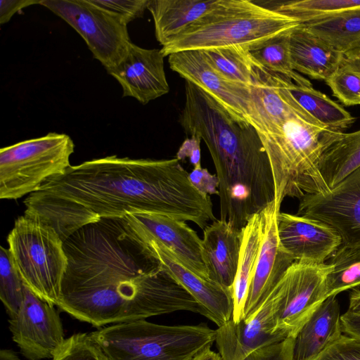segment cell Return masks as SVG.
Segmentation results:
<instances>
[{"label":"cell","instance_id":"6da1fadb","mask_svg":"<svg viewBox=\"0 0 360 360\" xmlns=\"http://www.w3.org/2000/svg\"><path fill=\"white\" fill-rule=\"evenodd\" d=\"M25 214L51 225L64 241L103 219L140 212L194 222L215 221L209 195L199 191L177 158L110 155L70 166L24 200Z\"/></svg>","mask_w":360,"mask_h":360},{"label":"cell","instance_id":"7a4b0ae2","mask_svg":"<svg viewBox=\"0 0 360 360\" xmlns=\"http://www.w3.org/2000/svg\"><path fill=\"white\" fill-rule=\"evenodd\" d=\"M68 258L57 306L97 327L206 309L150 258L122 218L84 226L63 241Z\"/></svg>","mask_w":360,"mask_h":360},{"label":"cell","instance_id":"3957f363","mask_svg":"<svg viewBox=\"0 0 360 360\" xmlns=\"http://www.w3.org/2000/svg\"><path fill=\"white\" fill-rule=\"evenodd\" d=\"M179 122L186 134L200 138L210 151L219 181L220 219L241 231L275 198L269 160L257 131L188 81Z\"/></svg>","mask_w":360,"mask_h":360},{"label":"cell","instance_id":"277c9868","mask_svg":"<svg viewBox=\"0 0 360 360\" xmlns=\"http://www.w3.org/2000/svg\"><path fill=\"white\" fill-rule=\"evenodd\" d=\"M342 134L323 126L301 106L281 124L259 134L272 172L277 212L286 197L300 200L329 191L319 174V163L326 149Z\"/></svg>","mask_w":360,"mask_h":360},{"label":"cell","instance_id":"5b68a950","mask_svg":"<svg viewBox=\"0 0 360 360\" xmlns=\"http://www.w3.org/2000/svg\"><path fill=\"white\" fill-rule=\"evenodd\" d=\"M300 24L255 1L217 0L213 8L160 50L168 56L183 51L250 46Z\"/></svg>","mask_w":360,"mask_h":360},{"label":"cell","instance_id":"8992f818","mask_svg":"<svg viewBox=\"0 0 360 360\" xmlns=\"http://www.w3.org/2000/svg\"><path fill=\"white\" fill-rule=\"evenodd\" d=\"M110 360H193L215 342L205 324L166 326L140 319L90 333Z\"/></svg>","mask_w":360,"mask_h":360},{"label":"cell","instance_id":"52a82bcc","mask_svg":"<svg viewBox=\"0 0 360 360\" xmlns=\"http://www.w3.org/2000/svg\"><path fill=\"white\" fill-rule=\"evenodd\" d=\"M7 242L23 283L43 300L57 305L68 258L55 229L24 214L15 221Z\"/></svg>","mask_w":360,"mask_h":360},{"label":"cell","instance_id":"ba28073f","mask_svg":"<svg viewBox=\"0 0 360 360\" xmlns=\"http://www.w3.org/2000/svg\"><path fill=\"white\" fill-rule=\"evenodd\" d=\"M75 143L65 134H47L0 150V198L16 200L36 192L70 167Z\"/></svg>","mask_w":360,"mask_h":360},{"label":"cell","instance_id":"9c48e42d","mask_svg":"<svg viewBox=\"0 0 360 360\" xmlns=\"http://www.w3.org/2000/svg\"><path fill=\"white\" fill-rule=\"evenodd\" d=\"M41 5L76 30L106 70L121 60L131 43L123 19L90 0H42Z\"/></svg>","mask_w":360,"mask_h":360},{"label":"cell","instance_id":"30bf717a","mask_svg":"<svg viewBox=\"0 0 360 360\" xmlns=\"http://www.w3.org/2000/svg\"><path fill=\"white\" fill-rule=\"evenodd\" d=\"M330 264H313L295 261L275 285L279 304L273 336L276 341L295 338L327 298Z\"/></svg>","mask_w":360,"mask_h":360},{"label":"cell","instance_id":"8fae6325","mask_svg":"<svg viewBox=\"0 0 360 360\" xmlns=\"http://www.w3.org/2000/svg\"><path fill=\"white\" fill-rule=\"evenodd\" d=\"M9 324L13 341L29 360L52 359L65 340L53 305L39 297L25 285L22 304L17 314L10 318Z\"/></svg>","mask_w":360,"mask_h":360},{"label":"cell","instance_id":"7c38bea8","mask_svg":"<svg viewBox=\"0 0 360 360\" xmlns=\"http://www.w3.org/2000/svg\"><path fill=\"white\" fill-rule=\"evenodd\" d=\"M297 214L328 224L342 245H360V167L329 191L300 199Z\"/></svg>","mask_w":360,"mask_h":360},{"label":"cell","instance_id":"4fadbf2b","mask_svg":"<svg viewBox=\"0 0 360 360\" xmlns=\"http://www.w3.org/2000/svg\"><path fill=\"white\" fill-rule=\"evenodd\" d=\"M130 236L150 258L166 270L206 309L209 319L218 328L231 320L233 303L231 290L188 268L162 244L153 240Z\"/></svg>","mask_w":360,"mask_h":360},{"label":"cell","instance_id":"5bb4252c","mask_svg":"<svg viewBox=\"0 0 360 360\" xmlns=\"http://www.w3.org/2000/svg\"><path fill=\"white\" fill-rule=\"evenodd\" d=\"M122 220L131 236L162 244L188 268L209 278L202 255V240L185 221L148 212L127 214Z\"/></svg>","mask_w":360,"mask_h":360},{"label":"cell","instance_id":"9a60e30c","mask_svg":"<svg viewBox=\"0 0 360 360\" xmlns=\"http://www.w3.org/2000/svg\"><path fill=\"white\" fill-rule=\"evenodd\" d=\"M169 68L186 81L207 92L231 111L247 120L251 106L250 86L231 81L207 61L200 50L183 51L168 56Z\"/></svg>","mask_w":360,"mask_h":360},{"label":"cell","instance_id":"2e32d148","mask_svg":"<svg viewBox=\"0 0 360 360\" xmlns=\"http://www.w3.org/2000/svg\"><path fill=\"white\" fill-rule=\"evenodd\" d=\"M160 49H148L132 42L121 60L107 72L120 84L124 97L143 105L169 91Z\"/></svg>","mask_w":360,"mask_h":360},{"label":"cell","instance_id":"e0dca14e","mask_svg":"<svg viewBox=\"0 0 360 360\" xmlns=\"http://www.w3.org/2000/svg\"><path fill=\"white\" fill-rule=\"evenodd\" d=\"M277 212L274 201L261 212L262 237L243 320L248 319L295 261L283 248L277 231Z\"/></svg>","mask_w":360,"mask_h":360},{"label":"cell","instance_id":"ac0fdd59","mask_svg":"<svg viewBox=\"0 0 360 360\" xmlns=\"http://www.w3.org/2000/svg\"><path fill=\"white\" fill-rule=\"evenodd\" d=\"M277 231L283 248L295 261L322 264L342 245L339 234L328 224L310 217L279 212Z\"/></svg>","mask_w":360,"mask_h":360},{"label":"cell","instance_id":"d6986e66","mask_svg":"<svg viewBox=\"0 0 360 360\" xmlns=\"http://www.w3.org/2000/svg\"><path fill=\"white\" fill-rule=\"evenodd\" d=\"M242 233L224 221L216 219L203 229L202 255L209 278L232 291Z\"/></svg>","mask_w":360,"mask_h":360},{"label":"cell","instance_id":"ffe728a7","mask_svg":"<svg viewBox=\"0 0 360 360\" xmlns=\"http://www.w3.org/2000/svg\"><path fill=\"white\" fill-rule=\"evenodd\" d=\"M289 49L295 72L325 82L340 68L344 58L343 53L311 32L304 24L290 30Z\"/></svg>","mask_w":360,"mask_h":360},{"label":"cell","instance_id":"44dd1931","mask_svg":"<svg viewBox=\"0 0 360 360\" xmlns=\"http://www.w3.org/2000/svg\"><path fill=\"white\" fill-rule=\"evenodd\" d=\"M342 334L339 302L328 297L296 335L293 360H311Z\"/></svg>","mask_w":360,"mask_h":360},{"label":"cell","instance_id":"7402d4cb","mask_svg":"<svg viewBox=\"0 0 360 360\" xmlns=\"http://www.w3.org/2000/svg\"><path fill=\"white\" fill-rule=\"evenodd\" d=\"M217 0H150L148 10L158 41L163 46L214 8Z\"/></svg>","mask_w":360,"mask_h":360},{"label":"cell","instance_id":"603a6c76","mask_svg":"<svg viewBox=\"0 0 360 360\" xmlns=\"http://www.w3.org/2000/svg\"><path fill=\"white\" fill-rule=\"evenodd\" d=\"M242 240L237 272L232 288V321L243 319L249 287L253 276L262 237L261 212L253 215L241 230Z\"/></svg>","mask_w":360,"mask_h":360},{"label":"cell","instance_id":"cb8c5ba5","mask_svg":"<svg viewBox=\"0 0 360 360\" xmlns=\"http://www.w3.org/2000/svg\"><path fill=\"white\" fill-rule=\"evenodd\" d=\"M284 80L288 91L298 104L328 129L342 131L355 122V117L342 105L312 86L297 84L285 77Z\"/></svg>","mask_w":360,"mask_h":360},{"label":"cell","instance_id":"d4e9b609","mask_svg":"<svg viewBox=\"0 0 360 360\" xmlns=\"http://www.w3.org/2000/svg\"><path fill=\"white\" fill-rule=\"evenodd\" d=\"M360 167V129L343 133L323 153L319 163V174L330 191Z\"/></svg>","mask_w":360,"mask_h":360},{"label":"cell","instance_id":"484cf974","mask_svg":"<svg viewBox=\"0 0 360 360\" xmlns=\"http://www.w3.org/2000/svg\"><path fill=\"white\" fill-rule=\"evenodd\" d=\"M257 4L297 20L316 22L360 10V0L261 1Z\"/></svg>","mask_w":360,"mask_h":360},{"label":"cell","instance_id":"4316f807","mask_svg":"<svg viewBox=\"0 0 360 360\" xmlns=\"http://www.w3.org/2000/svg\"><path fill=\"white\" fill-rule=\"evenodd\" d=\"M291 30L248 46L249 55L254 63L269 71L281 74L297 84L312 86L309 80L292 68L289 49Z\"/></svg>","mask_w":360,"mask_h":360},{"label":"cell","instance_id":"83f0119b","mask_svg":"<svg viewBox=\"0 0 360 360\" xmlns=\"http://www.w3.org/2000/svg\"><path fill=\"white\" fill-rule=\"evenodd\" d=\"M304 25L311 32L343 53L360 44V10Z\"/></svg>","mask_w":360,"mask_h":360},{"label":"cell","instance_id":"f1b7e54d","mask_svg":"<svg viewBox=\"0 0 360 360\" xmlns=\"http://www.w3.org/2000/svg\"><path fill=\"white\" fill-rule=\"evenodd\" d=\"M248 46L234 45L200 51L212 66L224 77L250 86L254 64Z\"/></svg>","mask_w":360,"mask_h":360},{"label":"cell","instance_id":"f546056e","mask_svg":"<svg viewBox=\"0 0 360 360\" xmlns=\"http://www.w3.org/2000/svg\"><path fill=\"white\" fill-rule=\"evenodd\" d=\"M327 297L360 285V245H341L330 257Z\"/></svg>","mask_w":360,"mask_h":360},{"label":"cell","instance_id":"4dcf8cb0","mask_svg":"<svg viewBox=\"0 0 360 360\" xmlns=\"http://www.w3.org/2000/svg\"><path fill=\"white\" fill-rule=\"evenodd\" d=\"M24 283L8 249L0 248V297L10 318L18 311L24 298Z\"/></svg>","mask_w":360,"mask_h":360},{"label":"cell","instance_id":"1f68e13d","mask_svg":"<svg viewBox=\"0 0 360 360\" xmlns=\"http://www.w3.org/2000/svg\"><path fill=\"white\" fill-rule=\"evenodd\" d=\"M52 360H110L90 334L76 333L65 339Z\"/></svg>","mask_w":360,"mask_h":360},{"label":"cell","instance_id":"d6a6232c","mask_svg":"<svg viewBox=\"0 0 360 360\" xmlns=\"http://www.w3.org/2000/svg\"><path fill=\"white\" fill-rule=\"evenodd\" d=\"M326 82L345 105H360V77L356 73L340 68Z\"/></svg>","mask_w":360,"mask_h":360},{"label":"cell","instance_id":"836d02e7","mask_svg":"<svg viewBox=\"0 0 360 360\" xmlns=\"http://www.w3.org/2000/svg\"><path fill=\"white\" fill-rule=\"evenodd\" d=\"M90 1L95 5L119 15L127 25L136 18H142L150 1V0Z\"/></svg>","mask_w":360,"mask_h":360},{"label":"cell","instance_id":"e575fe53","mask_svg":"<svg viewBox=\"0 0 360 360\" xmlns=\"http://www.w3.org/2000/svg\"><path fill=\"white\" fill-rule=\"evenodd\" d=\"M294 337L265 345L245 354L240 360H293Z\"/></svg>","mask_w":360,"mask_h":360},{"label":"cell","instance_id":"d590c367","mask_svg":"<svg viewBox=\"0 0 360 360\" xmlns=\"http://www.w3.org/2000/svg\"><path fill=\"white\" fill-rule=\"evenodd\" d=\"M311 360H360V340L342 334Z\"/></svg>","mask_w":360,"mask_h":360},{"label":"cell","instance_id":"8d00e7d4","mask_svg":"<svg viewBox=\"0 0 360 360\" xmlns=\"http://www.w3.org/2000/svg\"><path fill=\"white\" fill-rule=\"evenodd\" d=\"M189 178L192 184L201 193L219 195L218 177L215 174H211L206 168H193L189 173Z\"/></svg>","mask_w":360,"mask_h":360},{"label":"cell","instance_id":"74e56055","mask_svg":"<svg viewBox=\"0 0 360 360\" xmlns=\"http://www.w3.org/2000/svg\"><path fill=\"white\" fill-rule=\"evenodd\" d=\"M201 139L193 135L186 138L176 153V158L184 161L188 158L194 168L201 167L200 142Z\"/></svg>","mask_w":360,"mask_h":360},{"label":"cell","instance_id":"f35d334b","mask_svg":"<svg viewBox=\"0 0 360 360\" xmlns=\"http://www.w3.org/2000/svg\"><path fill=\"white\" fill-rule=\"evenodd\" d=\"M42 0H1L0 1V23L8 22L13 15L22 9L34 5L41 4Z\"/></svg>","mask_w":360,"mask_h":360},{"label":"cell","instance_id":"ab89813d","mask_svg":"<svg viewBox=\"0 0 360 360\" xmlns=\"http://www.w3.org/2000/svg\"><path fill=\"white\" fill-rule=\"evenodd\" d=\"M342 333L360 340V315L347 311L341 315Z\"/></svg>","mask_w":360,"mask_h":360},{"label":"cell","instance_id":"60d3db41","mask_svg":"<svg viewBox=\"0 0 360 360\" xmlns=\"http://www.w3.org/2000/svg\"><path fill=\"white\" fill-rule=\"evenodd\" d=\"M340 68L349 70L360 77V44L344 53Z\"/></svg>","mask_w":360,"mask_h":360},{"label":"cell","instance_id":"b9f144b4","mask_svg":"<svg viewBox=\"0 0 360 360\" xmlns=\"http://www.w3.org/2000/svg\"><path fill=\"white\" fill-rule=\"evenodd\" d=\"M348 311L360 315V290H353L349 299Z\"/></svg>","mask_w":360,"mask_h":360},{"label":"cell","instance_id":"7bdbcfd3","mask_svg":"<svg viewBox=\"0 0 360 360\" xmlns=\"http://www.w3.org/2000/svg\"><path fill=\"white\" fill-rule=\"evenodd\" d=\"M193 360H222L220 354L208 348Z\"/></svg>","mask_w":360,"mask_h":360},{"label":"cell","instance_id":"ee69618b","mask_svg":"<svg viewBox=\"0 0 360 360\" xmlns=\"http://www.w3.org/2000/svg\"><path fill=\"white\" fill-rule=\"evenodd\" d=\"M0 360H20L17 354L11 349H2L0 352Z\"/></svg>","mask_w":360,"mask_h":360}]
</instances>
